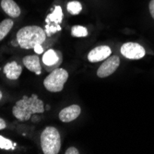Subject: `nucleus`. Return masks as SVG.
I'll use <instances>...</instances> for the list:
<instances>
[{"label": "nucleus", "instance_id": "20", "mask_svg": "<svg viewBox=\"0 0 154 154\" xmlns=\"http://www.w3.org/2000/svg\"><path fill=\"white\" fill-rule=\"evenodd\" d=\"M149 12H150L151 17L154 19V0H151V1L149 2Z\"/></svg>", "mask_w": 154, "mask_h": 154}, {"label": "nucleus", "instance_id": "22", "mask_svg": "<svg viewBox=\"0 0 154 154\" xmlns=\"http://www.w3.org/2000/svg\"><path fill=\"white\" fill-rule=\"evenodd\" d=\"M6 128H7V124H6L5 120L0 117V130H2Z\"/></svg>", "mask_w": 154, "mask_h": 154}, {"label": "nucleus", "instance_id": "21", "mask_svg": "<svg viewBox=\"0 0 154 154\" xmlns=\"http://www.w3.org/2000/svg\"><path fill=\"white\" fill-rule=\"evenodd\" d=\"M33 49H34L35 53L38 54H42V53L44 52V48H43V46H42V45H35Z\"/></svg>", "mask_w": 154, "mask_h": 154}, {"label": "nucleus", "instance_id": "1", "mask_svg": "<svg viewBox=\"0 0 154 154\" xmlns=\"http://www.w3.org/2000/svg\"><path fill=\"white\" fill-rule=\"evenodd\" d=\"M45 112V103L38 96L32 94L31 97L23 96L12 108V114L20 121H28L32 115Z\"/></svg>", "mask_w": 154, "mask_h": 154}, {"label": "nucleus", "instance_id": "19", "mask_svg": "<svg viewBox=\"0 0 154 154\" xmlns=\"http://www.w3.org/2000/svg\"><path fill=\"white\" fill-rule=\"evenodd\" d=\"M65 153H66V154H79V149H77L75 147H70V148H68V149L66 150Z\"/></svg>", "mask_w": 154, "mask_h": 154}, {"label": "nucleus", "instance_id": "11", "mask_svg": "<svg viewBox=\"0 0 154 154\" xmlns=\"http://www.w3.org/2000/svg\"><path fill=\"white\" fill-rule=\"evenodd\" d=\"M1 8L11 18H18L21 13L20 7L14 0H2Z\"/></svg>", "mask_w": 154, "mask_h": 154}, {"label": "nucleus", "instance_id": "15", "mask_svg": "<svg viewBox=\"0 0 154 154\" xmlns=\"http://www.w3.org/2000/svg\"><path fill=\"white\" fill-rule=\"evenodd\" d=\"M66 8L67 11L70 14H72V15H78L82 9V6L79 1H71L67 3Z\"/></svg>", "mask_w": 154, "mask_h": 154}, {"label": "nucleus", "instance_id": "8", "mask_svg": "<svg viewBox=\"0 0 154 154\" xmlns=\"http://www.w3.org/2000/svg\"><path fill=\"white\" fill-rule=\"evenodd\" d=\"M81 113V108L77 104H72L64 108L59 113V119L63 123H69L77 119Z\"/></svg>", "mask_w": 154, "mask_h": 154}, {"label": "nucleus", "instance_id": "12", "mask_svg": "<svg viewBox=\"0 0 154 154\" xmlns=\"http://www.w3.org/2000/svg\"><path fill=\"white\" fill-rule=\"evenodd\" d=\"M59 57H58V53L55 52L54 49H49L44 54L43 57V62L45 66H57V63L59 62Z\"/></svg>", "mask_w": 154, "mask_h": 154}, {"label": "nucleus", "instance_id": "3", "mask_svg": "<svg viewBox=\"0 0 154 154\" xmlns=\"http://www.w3.org/2000/svg\"><path fill=\"white\" fill-rule=\"evenodd\" d=\"M41 147L45 154H57L61 149L59 131L54 127L45 128L41 134Z\"/></svg>", "mask_w": 154, "mask_h": 154}, {"label": "nucleus", "instance_id": "9", "mask_svg": "<svg viewBox=\"0 0 154 154\" xmlns=\"http://www.w3.org/2000/svg\"><path fill=\"white\" fill-rule=\"evenodd\" d=\"M23 65L29 69L30 71L36 73L37 75L41 74V70H42V66L40 64V58L39 57H37L36 54H32V55H27L22 59Z\"/></svg>", "mask_w": 154, "mask_h": 154}, {"label": "nucleus", "instance_id": "23", "mask_svg": "<svg viewBox=\"0 0 154 154\" xmlns=\"http://www.w3.org/2000/svg\"><path fill=\"white\" fill-rule=\"evenodd\" d=\"M2 96H3V95H2V92H1V91H0V100L2 99Z\"/></svg>", "mask_w": 154, "mask_h": 154}, {"label": "nucleus", "instance_id": "4", "mask_svg": "<svg viewBox=\"0 0 154 154\" xmlns=\"http://www.w3.org/2000/svg\"><path fill=\"white\" fill-rule=\"evenodd\" d=\"M68 79V73L63 68H55L45 79L44 86L51 92H59Z\"/></svg>", "mask_w": 154, "mask_h": 154}, {"label": "nucleus", "instance_id": "7", "mask_svg": "<svg viewBox=\"0 0 154 154\" xmlns=\"http://www.w3.org/2000/svg\"><path fill=\"white\" fill-rule=\"evenodd\" d=\"M112 54V50L107 45H100L93 48L88 54V59L91 63L105 60Z\"/></svg>", "mask_w": 154, "mask_h": 154}, {"label": "nucleus", "instance_id": "13", "mask_svg": "<svg viewBox=\"0 0 154 154\" xmlns=\"http://www.w3.org/2000/svg\"><path fill=\"white\" fill-rule=\"evenodd\" d=\"M63 19V12L60 6H57L54 11L49 14L45 19L46 24H60Z\"/></svg>", "mask_w": 154, "mask_h": 154}, {"label": "nucleus", "instance_id": "5", "mask_svg": "<svg viewBox=\"0 0 154 154\" xmlns=\"http://www.w3.org/2000/svg\"><path fill=\"white\" fill-rule=\"evenodd\" d=\"M120 65V58L117 55H112L105 59V61L100 66V67L97 70V76L103 79L109 77L118 68Z\"/></svg>", "mask_w": 154, "mask_h": 154}, {"label": "nucleus", "instance_id": "2", "mask_svg": "<svg viewBox=\"0 0 154 154\" xmlns=\"http://www.w3.org/2000/svg\"><path fill=\"white\" fill-rule=\"evenodd\" d=\"M46 33L39 26H25L17 32V43L23 49H32L45 42Z\"/></svg>", "mask_w": 154, "mask_h": 154}, {"label": "nucleus", "instance_id": "17", "mask_svg": "<svg viewBox=\"0 0 154 154\" xmlns=\"http://www.w3.org/2000/svg\"><path fill=\"white\" fill-rule=\"evenodd\" d=\"M14 148H15V144H13L10 139L0 136V149L8 150V149H14Z\"/></svg>", "mask_w": 154, "mask_h": 154}, {"label": "nucleus", "instance_id": "18", "mask_svg": "<svg viewBox=\"0 0 154 154\" xmlns=\"http://www.w3.org/2000/svg\"><path fill=\"white\" fill-rule=\"evenodd\" d=\"M45 31L47 36H51L57 32L61 31V27L59 24H46Z\"/></svg>", "mask_w": 154, "mask_h": 154}, {"label": "nucleus", "instance_id": "6", "mask_svg": "<svg viewBox=\"0 0 154 154\" xmlns=\"http://www.w3.org/2000/svg\"><path fill=\"white\" fill-rule=\"evenodd\" d=\"M121 54L125 58L137 60L142 58L145 55L146 52L140 45L137 43H127L122 45Z\"/></svg>", "mask_w": 154, "mask_h": 154}, {"label": "nucleus", "instance_id": "14", "mask_svg": "<svg viewBox=\"0 0 154 154\" xmlns=\"http://www.w3.org/2000/svg\"><path fill=\"white\" fill-rule=\"evenodd\" d=\"M14 25V22L10 19L4 20L2 22H0V42H1L10 32L12 27Z\"/></svg>", "mask_w": 154, "mask_h": 154}, {"label": "nucleus", "instance_id": "10", "mask_svg": "<svg viewBox=\"0 0 154 154\" xmlns=\"http://www.w3.org/2000/svg\"><path fill=\"white\" fill-rule=\"evenodd\" d=\"M22 73V67L17 62L8 63L4 66V74L9 79H18Z\"/></svg>", "mask_w": 154, "mask_h": 154}, {"label": "nucleus", "instance_id": "16", "mask_svg": "<svg viewBox=\"0 0 154 154\" xmlns=\"http://www.w3.org/2000/svg\"><path fill=\"white\" fill-rule=\"evenodd\" d=\"M71 34L74 37H86L88 35V30L83 26H73L71 29Z\"/></svg>", "mask_w": 154, "mask_h": 154}]
</instances>
